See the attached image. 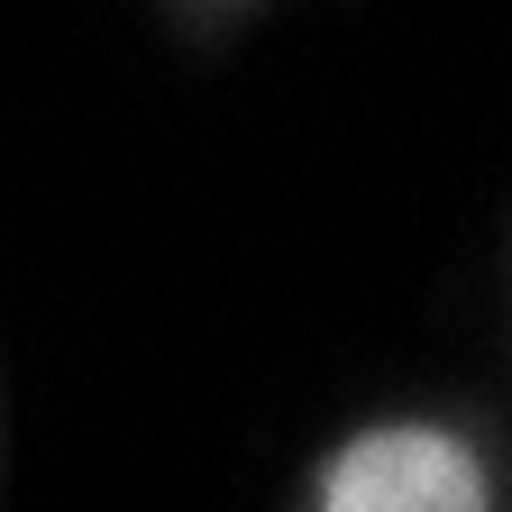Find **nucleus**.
Segmentation results:
<instances>
[{"mask_svg":"<svg viewBox=\"0 0 512 512\" xmlns=\"http://www.w3.org/2000/svg\"><path fill=\"white\" fill-rule=\"evenodd\" d=\"M320 512H485V476L448 430H366L357 448H339Z\"/></svg>","mask_w":512,"mask_h":512,"instance_id":"1","label":"nucleus"}]
</instances>
